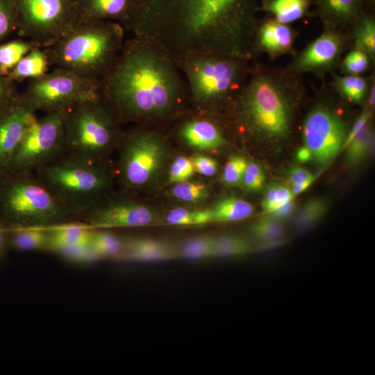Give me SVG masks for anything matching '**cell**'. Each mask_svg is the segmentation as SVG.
I'll return each mask as SVG.
<instances>
[{"mask_svg": "<svg viewBox=\"0 0 375 375\" xmlns=\"http://www.w3.org/2000/svg\"><path fill=\"white\" fill-rule=\"evenodd\" d=\"M256 0H143L140 34L174 59L219 53L251 59Z\"/></svg>", "mask_w": 375, "mask_h": 375, "instance_id": "obj_1", "label": "cell"}, {"mask_svg": "<svg viewBox=\"0 0 375 375\" xmlns=\"http://www.w3.org/2000/svg\"><path fill=\"white\" fill-rule=\"evenodd\" d=\"M101 99L120 122L151 126L177 119L190 102L174 60L153 42L134 36L99 80Z\"/></svg>", "mask_w": 375, "mask_h": 375, "instance_id": "obj_2", "label": "cell"}, {"mask_svg": "<svg viewBox=\"0 0 375 375\" xmlns=\"http://www.w3.org/2000/svg\"><path fill=\"white\" fill-rule=\"evenodd\" d=\"M303 88L298 74L288 69L253 63L247 83L231 105L235 119L249 134L282 140L289 135Z\"/></svg>", "mask_w": 375, "mask_h": 375, "instance_id": "obj_3", "label": "cell"}, {"mask_svg": "<svg viewBox=\"0 0 375 375\" xmlns=\"http://www.w3.org/2000/svg\"><path fill=\"white\" fill-rule=\"evenodd\" d=\"M124 31L119 23L113 21L78 22L45 48L51 65L86 79L99 81L123 47Z\"/></svg>", "mask_w": 375, "mask_h": 375, "instance_id": "obj_4", "label": "cell"}, {"mask_svg": "<svg viewBox=\"0 0 375 375\" xmlns=\"http://www.w3.org/2000/svg\"><path fill=\"white\" fill-rule=\"evenodd\" d=\"M174 60L186 81L194 108L210 112L231 105L253 65L250 59L219 53H192Z\"/></svg>", "mask_w": 375, "mask_h": 375, "instance_id": "obj_5", "label": "cell"}, {"mask_svg": "<svg viewBox=\"0 0 375 375\" xmlns=\"http://www.w3.org/2000/svg\"><path fill=\"white\" fill-rule=\"evenodd\" d=\"M0 221L8 228L76 221L71 210L34 172L0 174Z\"/></svg>", "mask_w": 375, "mask_h": 375, "instance_id": "obj_6", "label": "cell"}, {"mask_svg": "<svg viewBox=\"0 0 375 375\" xmlns=\"http://www.w3.org/2000/svg\"><path fill=\"white\" fill-rule=\"evenodd\" d=\"M34 173L71 210L75 219L112 190L113 176L108 162L65 153Z\"/></svg>", "mask_w": 375, "mask_h": 375, "instance_id": "obj_7", "label": "cell"}, {"mask_svg": "<svg viewBox=\"0 0 375 375\" xmlns=\"http://www.w3.org/2000/svg\"><path fill=\"white\" fill-rule=\"evenodd\" d=\"M119 123L99 96L76 103L65 112V153L108 162L124 134Z\"/></svg>", "mask_w": 375, "mask_h": 375, "instance_id": "obj_8", "label": "cell"}, {"mask_svg": "<svg viewBox=\"0 0 375 375\" xmlns=\"http://www.w3.org/2000/svg\"><path fill=\"white\" fill-rule=\"evenodd\" d=\"M167 147L165 136L156 128L142 126L124 133L117 165L123 190L135 192L156 182L167 160Z\"/></svg>", "mask_w": 375, "mask_h": 375, "instance_id": "obj_9", "label": "cell"}, {"mask_svg": "<svg viewBox=\"0 0 375 375\" xmlns=\"http://www.w3.org/2000/svg\"><path fill=\"white\" fill-rule=\"evenodd\" d=\"M99 81H92L56 67L30 80L19 100L35 112H65L76 103L99 96Z\"/></svg>", "mask_w": 375, "mask_h": 375, "instance_id": "obj_10", "label": "cell"}, {"mask_svg": "<svg viewBox=\"0 0 375 375\" xmlns=\"http://www.w3.org/2000/svg\"><path fill=\"white\" fill-rule=\"evenodd\" d=\"M17 17V32L47 48L77 22L75 0H12Z\"/></svg>", "mask_w": 375, "mask_h": 375, "instance_id": "obj_11", "label": "cell"}, {"mask_svg": "<svg viewBox=\"0 0 375 375\" xmlns=\"http://www.w3.org/2000/svg\"><path fill=\"white\" fill-rule=\"evenodd\" d=\"M65 153V112L36 118L15 150L8 170L35 172Z\"/></svg>", "mask_w": 375, "mask_h": 375, "instance_id": "obj_12", "label": "cell"}, {"mask_svg": "<svg viewBox=\"0 0 375 375\" xmlns=\"http://www.w3.org/2000/svg\"><path fill=\"white\" fill-rule=\"evenodd\" d=\"M347 133L343 119L324 105L316 106L308 113L302 127L304 146L321 165L329 162L342 149Z\"/></svg>", "mask_w": 375, "mask_h": 375, "instance_id": "obj_13", "label": "cell"}, {"mask_svg": "<svg viewBox=\"0 0 375 375\" xmlns=\"http://www.w3.org/2000/svg\"><path fill=\"white\" fill-rule=\"evenodd\" d=\"M153 210L128 197H115L111 191L77 216L76 221L94 228L144 226L155 221Z\"/></svg>", "mask_w": 375, "mask_h": 375, "instance_id": "obj_14", "label": "cell"}, {"mask_svg": "<svg viewBox=\"0 0 375 375\" xmlns=\"http://www.w3.org/2000/svg\"><path fill=\"white\" fill-rule=\"evenodd\" d=\"M340 30L324 26V32L302 51L287 68L299 75L312 72L322 75L339 62L347 39Z\"/></svg>", "mask_w": 375, "mask_h": 375, "instance_id": "obj_15", "label": "cell"}, {"mask_svg": "<svg viewBox=\"0 0 375 375\" xmlns=\"http://www.w3.org/2000/svg\"><path fill=\"white\" fill-rule=\"evenodd\" d=\"M77 22L113 21L132 31L140 33L143 0H75Z\"/></svg>", "mask_w": 375, "mask_h": 375, "instance_id": "obj_16", "label": "cell"}, {"mask_svg": "<svg viewBox=\"0 0 375 375\" xmlns=\"http://www.w3.org/2000/svg\"><path fill=\"white\" fill-rule=\"evenodd\" d=\"M36 112L19 100L0 115V174L8 170L11 158L36 119Z\"/></svg>", "mask_w": 375, "mask_h": 375, "instance_id": "obj_17", "label": "cell"}, {"mask_svg": "<svg viewBox=\"0 0 375 375\" xmlns=\"http://www.w3.org/2000/svg\"><path fill=\"white\" fill-rule=\"evenodd\" d=\"M194 115L181 120L176 134L188 146L199 151L216 149L225 143L222 128L212 112L194 109Z\"/></svg>", "mask_w": 375, "mask_h": 375, "instance_id": "obj_18", "label": "cell"}, {"mask_svg": "<svg viewBox=\"0 0 375 375\" xmlns=\"http://www.w3.org/2000/svg\"><path fill=\"white\" fill-rule=\"evenodd\" d=\"M294 32L285 24L274 18L259 20L252 44L253 57L265 53L272 59L292 51Z\"/></svg>", "mask_w": 375, "mask_h": 375, "instance_id": "obj_19", "label": "cell"}, {"mask_svg": "<svg viewBox=\"0 0 375 375\" xmlns=\"http://www.w3.org/2000/svg\"><path fill=\"white\" fill-rule=\"evenodd\" d=\"M48 230V250L68 258L90 245L94 228L82 222H67L49 226Z\"/></svg>", "mask_w": 375, "mask_h": 375, "instance_id": "obj_20", "label": "cell"}, {"mask_svg": "<svg viewBox=\"0 0 375 375\" xmlns=\"http://www.w3.org/2000/svg\"><path fill=\"white\" fill-rule=\"evenodd\" d=\"M324 26L353 28L365 11L356 0H312Z\"/></svg>", "mask_w": 375, "mask_h": 375, "instance_id": "obj_21", "label": "cell"}, {"mask_svg": "<svg viewBox=\"0 0 375 375\" xmlns=\"http://www.w3.org/2000/svg\"><path fill=\"white\" fill-rule=\"evenodd\" d=\"M119 258L134 261H156L176 258V250L164 242L147 238H130L124 241Z\"/></svg>", "mask_w": 375, "mask_h": 375, "instance_id": "obj_22", "label": "cell"}, {"mask_svg": "<svg viewBox=\"0 0 375 375\" xmlns=\"http://www.w3.org/2000/svg\"><path fill=\"white\" fill-rule=\"evenodd\" d=\"M36 47L26 54L8 72L7 76L14 82L38 78L48 72L51 65L46 49Z\"/></svg>", "mask_w": 375, "mask_h": 375, "instance_id": "obj_23", "label": "cell"}, {"mask_svg": "<svg viewBox=\"0 0 375 375\" xmlns=\"http://www.w3.org/2000/svg\"><path fill=\"white\" fill-rule=\"evenodd\" d=\"M8 242L12 247L21 251L48 250V226L8 228Z\"/></svg>", "mask_w": 375, "mask_h": 375, "instance_id": "obj_24", "label": "cell"}, {"mask_svg": "<svg viewBox=\"0 0 375 375\" xmlns=\"http://www.w3.org/2000/svg\"><path fill=\"white\" fill-rule=\"evenodd\" d=\"M311 0H262V9L276 21L288 24L310 14Z\"/></svg>", "mask_w": 375, "mask_h": 375, "instance_id": "obj_25", "label": "cell"}, {"mask_svg": "<svg viewBox=\"0 0 375 375\" xmlns=\"http://www.w3.org/2000/svg\"><path fill=\"white\" fill-rule=\"evenodd\" d=\"M210 210L212 222L243 219L251 216L254 210L250 203L235 196H228L220 199Z\"/></svg>", "mask_w": 375, "mask_h": 375, "instance_id": "obj_26", "label": "cell"}, {"mask_svg": "<svg viewBox=\"0 0 375 375\" xmlns=\"http://www.w3.org/2000/svg\"><path fill=\"white\" fill-rule=\"evenodd\" d=\"M36 47L40 46L29 40L23 39L0 43V73L7 76L16 64Z\"/></svg>", "mask_w": 375, "mask_h": 375, "instance_id": "obj_27", "label": "cell"}, {"mask_svg": "<svg viewBox=\"0 0 375 375\" xmlns=\"http://www.w3.org/2000/svg\"><path fill=\"white\" fill-rule=\"evenodd\" d=\"M355 49L367 53L370 59L375 57V22L372 15L362 12L352 28Z\"/></svg>", "mask_w": 375, "mask_h": 375, "instance_id": "obj_28", "label": "cell"}, {"mask_svg": "<svg viewBox=\"0 0 375 375\" xmlns=\"http://www.w3.org/2000/svg\"><path fill=\"white\" fill-rule=\"evenodd\" d=\"M124 241L103 228H94L90 246L99 258L120 257L124 250Z\"/></svg>", "mask_w": 375, "mask_h": 375, "instance_id": "obj_29", "label": "cell"}, {"mask_svg": "<svg viewBox=\"0 0 375 375\" xmlns=\"http://www.w3.org/2000/svg\"><path fill=\"white\" fill-rule=\"evenodd\" d=\"M251 233L262 243L273 245L283 242L285 230L281 220L267 215L253 224Z\"/></svg>", "mask_w": 375, "mask_h": 375, "instance_id": "obj_30", "label": "cell"}, {"mask_svg": "<svg viewBox=\"0 0 375 375\" xmlns=\"http://www.w3.org/2000/svg\"><path fill=\"white\" fill-rule=\"evenodd\" d=\"M373 139L369 120L345 147L346 161L349 166L357 165L367 156L372 146Z\"/></svg>", "mask_w": 375, "mask_h": 375, "instance_id": "obj_31", "label": "cell"}, {"mask_svg": "<svg viewBox=\"0 0 375 375\" xmlns=\"http://www.w3.org/2000/svg\"><path fill=\"white\" fill-rule=\"evenodd\" d=\"M215 238L199 235L186 240L176 248L177 257L201 259L213 257Z\"/></svg>", "mask_w": 375, "mask_h": 375, "instance_id": "obj_32", "label": "cell"}, {"mask_svg": "<svg viewBox=\"0 0 375 375\" xmlns=\"http://www.w3.org/2000/svg\"><path fill=\"white\" fill-rule=\"evenodd\" d=\"M327 210V203L322 199L308 201L299 210L294 218V227L299 231L310 229L319 222Z\"/></svg>", "mask_w": 375, "mask_h": 375, "instance_id": "obj_33", "label": "cell"}, {"mask_svg": "<svg viewBox=\"0 0 375 375\" xmlns=\"http://www.w3.org/2000/svg\"><path fill=\"white\" fill-rule=\"evenodd\" d=\"M252 250L250 243L244 238L234 235H224L215 238L213 257L243 256Z\"/></svg>", "mask_w": 375, "mask_h": 375, "instance_id": "obj_34", "label": "cell"}, {"mask_svg": "<svg viewBox=\"0 0 375 375\" xmlns=\"http://www.w3.org/2000/svg\"><path fill=\"white\" fill-rule=\"evenodd\" d=\"M367 79L357 76H335L334 88L344 97L354 103H360L368 88Z\"/></svg>", "mask_w": 375, "mask_h": 375, "instance_id": "obj_35", "label": "cell"}, {"mask_svg": "<svg viewBox=\"0 0 375 375\" xmlns=\"http://www.w3.org/2000/svg\"><path fill=\"white\" fill-rule=\"evenodd\" d=\"M165 221L172 225H201L212 222V215L210 208L190 210L176 208L167 213Z\"/></svg>", "mask_w": 375, "mask_h": 375, "instance_id": "obj_36", "label": "cell"}, {"mask_svg": "<svg viewBox=\"0 0 375 375\" xmlns=\"http://www.w3.org/2000/svg\"><path fill=\"white\" fill-rule=\"evenodd\" d=\"M171 194L183 202L197 203L203 201L209 194L208 186L199 181H185L174 183Z\"/></svg>", "mask_w": 375, "mask_h": 375, "instance_id": "obj_37", "label": "cell"}, {"mask_svg": "<svg viewBox=\"0 0 375 375\" xmlns=\"http://www.w3.org/2000/svg\"><path fill=\"white\" fill-rule=\"evenodd\" d=\"M17 29V17L12 0H0V43Z\"/></svg>", "mask_w": 375, "mask_h": 375, "instance_id": "obj_38", "label": "cell"}, {"mask_svg": "<svg viewBox=\"0 0 375 375\" xmlns=\"http://www.w3.org/2000/svg\"><path fill=\"white\" fill-rule=\"evenodd\" d=\"M247 165V161L242 156L238 155L231 156L223 170V182L228 185L241 184Z\"/></svg>", "mask_w": 375, "mask_h": 375, "instance_id": "obj_39", "label": "cell"}, {"mask_svg": "<svg viewBox=\"0 0 375 375\" xmlns=\"http://www.w3.org/2000/svg\"><path fill=\"white\" fill-rule=\"evenodd\" d=\"M19 94L15 82L0 73V115L18 101Z\"/></svg>", "mask_w": 375, "mask_h": 375, "instance_id": "obj_40", "label": "cell"}, {"mask_svg": "<svg viewBox=\"0 0 375 375\" xmlns=\"http://www.w3.org/2000/svg\"><path fill=\"white\" fill-rule=\"evenodd\" d=\"M369 56L361 50L354 49L342 61V69L349 75H358L364 72L369 64Z\"/></svg>", "mask_w": 375, "mask_h": 375, "instance_id": "obj_41", "label": "cell"}, {"mask_svg": "<svg viewBox=\"0 0 375 375\" xmlns=\"http://www.w3.org/2000/svg\"><path fill=\"white\" fill-rule=\"evenodd\" d=\"M194 172L191 160L185 156H178L170 165L168 174L169 181L177 183L188 181Z\"/></svg>", "mask_w": 375, "mask_h": 375, "instance_id": "obj_42", "label": "cell"}, {"mask_svg": "<svg viewBox=\"0 0 375 375\" xmlns=\"http://www.w3.org/2000/svg\"><path fill=\"white\" fill-rule=\"evenodd\" d=\"M264 183L265 174L260 166L254 162H247L241 184L248 191L258 192Z\"/></svg>", "mask_w": 375, "mask_h": 375, "instance_id": "obj_43", "label": "cell"}, {"mask_svg": "<svg viewBox=\"0 0 375 375\" xmlns=\"http://www.w3.org/2000/svg\"><path fill=\"white\" fill-rule=\"evenodd\" d=\"M194 171L206 176H213L217 170V161L208 156L198 155L192 160Z\"/></svg>", "mask_w": 375, "mask_h": 375, "instance_id": "obj_44", "label": "cell"}, {"mask_svg": "<svg viewBox=\"0 0 375 375\" xmlns=\"http://www.w3.org/2000/svg\"><path fill=\"white\" fill-rule=\"evenodd\" d=\"M281 206L278 201L276 183L268 184L265 189L261 203L264 213L269 215Z\"/></svg>", "mask_w": 375, "mask_h": 375, "instance_id": "obj_45", "label": "cell"}, {"mask_svg": "<svg viewBox=\"0 0 375 375\" xmlns=\"http://www.w3.org/2000/svg\"><path fill=\"white\" fill-rule=\"evenodd\" d=\"M372 115V111L369 108H367L364 110L359 117L356 119L353 123L350 131L347 133L345 141L343 144L342 149L349 144L350 141L354 138V136L358 133V132L362 128V127L367 123Z\"/></svg>", "mask_w": 375, "mask_h": 375, "instance_id": "obj_46", "label": "cell"}, {"mask_svg": "<svg viewBox=\"0 0 375 375\" xmlns=\"http://www.w3.org/2000/svg\"><path fill=\"white\" fill-rule=\"evenodd\" d=\"M287 176L292 184L313 182L315 179L312 173L301 167H295L290 169Z\"/></svg>", "mask_w": 375, "mask_h": 375, "instance_id": "obj_47", "label": "cell"}, {"mask_svg": "<svg viewBox=\"0 0 375 375\" xmlns=\"http://www.w3.org/2000/svg\"><path fill=\"white\" fill-rule=\"evenodd\" d=\"M295 210V203L293 201H290L281 207L267 215L281 221L289 218L294 213Z\"/></svg>", "mask_w": 375, "mask_h": 375, "instance_id": "obj_48", "label": "cell"}, {"mask_svg": "<svg viewBox=\"0 0 375 375\" xmlns=\"http://www.w3.org/2000/svg\"><path fill=\"white\" fill-rule=\"evenodd\" d=\"M276 192L278 203L283 205L285 203L292 201L294 198V194L290 188L285 185L276 183Z\"/></svg>", "mask_w": 375, "mask_h": 375, "instance_id": "obj_49", "label": "cell"}, {"mask_svg": "<svg viewBox=\"0 0 375 375\" xmlns=\"http://www.w3.org/2000/svg\"><path fill=\"white\" fill-rule=\"evenodd\" d=\"M8 227L0 221V253L8 242Z\"/></svg>", "mask_w": 375, "mask_h": 375, "instance_id": "obj_50", "label": "cell"}, {"mask_svg": "<svg viewBox=\"0 0 375 375\" xmlns=\"http://www.w3.org/2000/svg\"><path fill=\"white\" fill-rule=\"evenodd\" d=\"M297 158L300 162H303L312 159L311 152L306 146L301 147L298 150L297 153Z\"/></svg>", "mask_w": 375, "mask_h": 375, "instance_id": "obj_51", "label": "cell"}, {"mask_svg": "<svg viewBox=\"0 0 375 375\" xmlns=\"http://www.w3.org/2000/svg\"><path fill=\"white\" fill-rule=\"evenodd\" d=\"M312 182H306L303 183H292L291 185V191L293 193V194L295 196L296 194H298L303 191H304L306 189H307L310 184Z\"/></svg>", "mask_w": 375, "mask_h": 375, "instance_id": "obj_52", "label": "cell"}, {"mask_svg": "<svg viewBox=\"0 0 375 375\" xmlns=\"http://www.w3.org/2000/svg\"><path fill=\"white\" fill-rule=\"evenodd\" d=\"M374 83L369 85V95H368V104L370 108L374 106V93H375V87Z\"/></svg>", "mask_w": 375, "mask_h": 375, "instance_id": "obj_53", "label": "cell"}, {"mask_svg": "<svg viewBox=\"0 0 375 375\" xmlns=\"http://www.w3.org/2000/svg\"><path fill=\"white\" fill-rule=\"evenodd\" d=\"M356 1L358 2V3L362 6L363 8V6H362V0H356Z\"/></svg>", "mask_w": 375, "mask_h": 375, "instance_id": "obj_54", "label": "cell"}]
</instances>
